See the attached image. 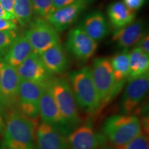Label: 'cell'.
Masks as SVG:
<instances>
[{
    "label": "cell",
    "mask_w": 149,
    "mask_h": 149,
    "mask_svg": "<svg viewBox=\"0 0 149 149\" xmlns=\"http://www.w3.org/2000/svg\"><path fill=\"white\" fill-rule=\"evenodd\" d=\"M2 143L13 149H35L36 127L33 120L12 109L6 115Z\"/></svg>",
    "instance_id": "cell-1"
},
{
    "label": "cell",
    "mask_w": 149,
    "mask_h": 149,
    "mask_svg": "<svg viewBox=\"0 0 149 149\" xmlns=\"http://www.w3.org/2000/svg\"><path fill=\"white\" fill-rule=\"evenodd\" d=\"M69 81L78 107L89 115H95L102 109L91 67L85 66L70 72Z\"/></svg>",
    "instance_id": "cell-2"
},
{
    "label": "cell",
    "mask_w": 149,
    "mask_h": 149,
    "mask_svg": "<svg viewBox=\"0 0 149 149\" xmlns=\"http://www.w3.org/2000/svg\"><path fill=\"white\" fill-rule=\"evenodd\" d=\"M104 137L115 146H124L142 133L141 121L132 114L113 115L103 124Z\"/></svg>",
    "instance_id": "cell-3"
},
{
    "label": "cell",
    "mask_w": 149,
    "mask_h": 149,
    "mask_svg": "<svg viewBox=\"0 0 149 149\" xmlns=\"http://www.w3.org/2000/svg\"><path fill=\"white\" fill-rule=\"evenodd\" d=\"M47 88L58 107L65 124L71 132L80 125L81 120L69 81L65 78L55 77Z\"/></svg>",
    "instance_id": "cell-4"
},
{
    "label": "cell",
    "mask_w": 149,
    "mask_h": 149,
    "mask_svg": "<svg viewBox=\"0 0 149 149\" xmlns=\"http://www.w3.org/2000/svg\"><path fill=\"white\" fill-rule=\"evenodd\" d=\"M91 68L93 82L102 109L103 106L111 102L118 94L110 59L107 57L95 58Z\"/></svg>",
    "instance_id": "cell-5"
},
{
    "label": "cell",
    "mask_w": 149,
    "mask_h": 149,
    "mask_svg": "<svg viewBox=\"0 0 149 149\" xmlns=\"http://www.w3.org/2000/svg\"><path fill=\"white\" fill-rule=\"evenodd\" d=\"M25 31L24 35L29 40L35 53L40 54L55 44L60 43L58 31L48 20L34 17Z\"/></svg>",
    "instance_id": "cell-6"
},
{
    "label": "cell",
    "mask_w": 149,
    "mask_h": 149,
    "mask_svg": "<svg viewBox=\"0 0 149 149\" xmlns=\"http://www.w3.org/2000/svg\"><path fill=\"white\" fill-rule=\"evenodd\" d=\"M148 88V72L137 77L128 78L121 100V113L125 115L132 114L144 101Z\"/></svg>",
    "instance_id": "cell-7"
},
{
    "label": "cell",
    "mask_w": 149,
    "mask_h": 149,
    "mask_svg": "<svg viewBox=\"0 0 149 149\" xmlns=\"http://www.w3.org/2000/svg\"><path fill=\"white\" fill-rule=\"evenodd\" d=\"M44 87L38 84L20 79L17 109L24 116L35 120L40 113V104Z\"/></svg>",
    "instance_id": "cell-8"
},
{
    "label": "cell",
    "mask_w": 149,
    "mask_h": 149,
    "mask_svg": "<svg viewBox=\"0 0 149 149\" xmlns=\"http://www.w3.org/2000/svg\"><path fill=\"white\" fill-rule=\"evenodd\" d=\"M20 79L29 80L47 87L55 77L44 64L38 53L33 52L16 68Z\"/></svg>",
    "instance_id": "cell-9"
},
{
    "label": "cell",
    "mask_w": 149,
    "mask_h": 149,
    "mask_svg": "<svg viewBox=\"0 0 149 149\" xmlns=\"http://www.w3.org/2000/svg\"><path fill=\"white\" fill-rule=\"evenodd\" d=\"M65 47L72 57L84 62L95 53L97 42L91 38L79 26L72 29L68 33Z\"/></svg>",
    "instance_id": "cell-10"
},
{
    "label": "cell",
    "mask_w": 149,
    "mask_h": 149,
    "mask_svg": "<svg viewBox=\"0 0 149 149\" xmlns=\"http://www.w3.org/2000/svg\"><path fill=\"white\" fill-rule=\"evenodd\" d=\"M0 80L1 94L7 112L17 109L20 78L16 68L6 64L3 60L0 61Z\"/></svg>",
    "instance_id": "cell-11"
},
{
    "label": "cell",
    "mask_w": 149,
    "mask_h": 149,
    "mask_svg": "<svg viewBox=\"0 0 149 149\" xmlns=\"http://www.w3.org/2000/svg\"><path fill=\"white\" fill-rule=\"evenodd\" d=\"M105 138L97 133L91 122L74 128L66 137L68 149H97L105 142Z\"/></svg>",
    "instance_id": "cell-12"
},
{
    "label": "cell",
    "mask_w": 149,
    "mask_h": 149,
    "mask_svg": "<svg viewBox=\"0 0 149 149\" xmlns=\"http://www.w3.org/2000/svg\"><path fill=\"white\" fill-rule=\"evenodd\" d=\"M93 0H76L74 2L55 10L48 17V22L58 32L68 29L76 22Z\"/></svg>",
    "instance_id": "cell-13"
},
{
    "label": "cell",
    "mask_w": 149,
    "mask_h": 149,
    "mask_svg": "<svg viewBox=\"0 0 149 149\" xmlns=\"http://www.w3.org/2000/svg\"><path fill=\"white\" fill-rule=\"evenodd\" d=\"M35 148L68 149L66 136L55 126L42 122L36 128Z\"/></svg>",
    "instance_id": "cell-14"
},
{
    "label": "cell",
    "mask_w": 149,
    "mask_h": 149,
    "mask_svg": "<svg viewBox=\"0 0 149 149\" xmlns=\"http://www.w3.org/2000/svg\"><path fill=\"white\" fill-rule=\"evenodd\" d=\"M39 116H40L42 122L47 123L59 128L66 137L70 133V129L61 117L51 93L47 87L44 88L41 97Z\"/></svg>",
    "instance_id": "cell-15"
},
{
    "label": "cell",
    "mask_w": 149,
    "mask_h": 149,
    "mask_svg": "<svg viewBox=\"0 0 149 149\" xmlns=\"http://www.w3.org/2000/svg\"><path fill=\"white\" fill-rule=\"evenodd\" d=\"M79 26L97 42L105 39L110 33V26L107 18L102 12L97 10L87 14Z\"/></svg>",
    "instance_id": "cell-16"
},
{
    "label": "cell",
    "mask_w": 149,
    "mask_h": 149,
    "mask_svg": "<svg viewBox=\"0 0 149 149\" xmlns=\"http://www.w3.org/2000/svg\"><path fill=\"white\" fill-rule=\"evenodd\" d=\"M47 69L55 74H62L69 65L68 56L60 43L39 54Z\"/></svg>",
    "instance_id": "cell-17"
},
{
    "label": "cell",
    "mask_w": 149,
    "mask_h": 149,
    "mask_svg": "<svg viewBox=\"0 0 149 149\" xmlns=\"http://www.w3.org/2000/svg\"><path fill=\"white\" fill-rule=\"evenodd\" d=\"M146 32L144 24L141 20L134 21L122 29L115 30L113 34L112 40L117 47L128 49L139 42L141 37Z\"/></svg>",
    "instance_id": "cell-18"
},
{
    "label": "cell",
    "mask_w": 149,
    "mask_h": 149,
    "mask_svg": "<svg viewBox=\"0 0 149 149\" xmlns=\"http://www.w3.org/2000/svg\"><path fill=\"white\" fill-rule=\"evenodd\" d=\"M117 93L122 91L129 77L130 51L124 49L110 59Z\"/></svg>",
    "instance_id": "cell-19"
},
{
    "label": "cell",
    "mask_w": 149,
    "mask_h": 149,
    "mask_svg": "<svg viewBox=\"0 0 149 149\" xmlns=\"http://www.w3.org/2000/svg\"><path fill=\"white\" fill-rule=\"evenodd\" d=\"M33 52L32 46L25 35H18L6 54L3 61L17 68Z\"/></svg>",
    "instance_id": "cell-20"
},
{
    "label": "cell",
    "mask_w": 149,
    "mask_h": 149,
    "mask_svg": "<svg viewBox=\"0 0 149 149\" xmlns=\"http://www.w3.org/2000/svg\"><path fill=\"white\" fill-rule=\"evenodd\" d=\"M108 17L115 30L125 27L135 21V12L130 10L122 1L111 3L107 8Z\"/></svg>",
    "instance_id": "cell-21"
},
{
    "label": "cell",
    "mask_w": 149,
    "mask_h": 149,
    "mask_svg": "<svg viewBox=\"0 0 149 149\" xmlns=\"http://www.w3.org/2000/svg\"><path fill=\"white\" fill-rule=\"evenodd\" d=\"M149 55L135 46L130 51L129 77L131 78L148 72Z\"/></svg>",
    "instance_id": "cell-22"
},
{
    "label": "cell",
    "mask_w": 149,
    "mask_h": 149,
    "mask_svg": "<svg viewBox=\"0 0 149 149\" xmlns=\"http://www.w3.org/2000/svg\"><path fill=\"white\" fill-rule=\"evenodd\" d=\"M14 15L17 22L22 26H28L33 17L31 0H15Z\"/></svg>",
    "instance_id": "cell-23"
},
{
    "label": "cell",
    "mask_w": 149,
    "mask_h": 149,
    "mask_svg": "<svg viewBox=\"0 0 149 149\" xmlns=\"http://www.w3.org/2000/svg\"><path fill=\"white\" fill-rule=\"evenodd\" d=\"M35 17L48 20L54 11L53 0H31Z\"/></svg>",
    "instance_id": "cell-24"
},
{
    "label": "cell",
    "mask_w": 149,
    "mask_h": 149,
    "mask_svg": "<svg viewBox=\"0 0 149 149\" xmlns=\"http://www.w3.org/2000/svg\"><path fill=\"white\" fill-rule=\"evenodd\" d=\"M17 36L15 31H0V61L3 60L6 54Z\"/></svg>",
    "instance_id": "cell-25"
},
{
    "label": "cell",
    "mask_w": 149,
    "mask_h": 149,
    "mask_svg": "<svg viewBox=\"0 0 149 149\" xmlns=\"http://www.w3.org/2000/svg\"><path fill=\"white\" fill-rule=\"evenodd\" d=\"M124 147L125 149H149L148 136L146 133H141Z\"/></svg>",
    "instance_id": "cell-26"
},
{
    "label": "cell",
    "mask_w": 149,
    "mask_h": 149,
    "mask_svg": "<svg viewBox=\"0 0 149 149\" xmlns=\"http://www.w3.org/2000/svg\"><path fill=\"white\" fill-rule=\"evenodd\" d=\"M16 21L8 19L0 18V31H16L17 29V24Z\"/></svg>",
    "instance_id": "cell-27"
},
{
    "label": "cell",
    "mask_w": 149,
    "mask_h": 149,
    "mask_svg": "<svg viewBox=\"0 0 149 149\" xmlns=\"http://www.w3.org/2000/svg\"><path fill=\"white\" fill-rule=\"evenodd\" d=\"M146 0H123L122 2L128 7L130 10L134 11L138 10L143 6Z\"/></svg>",
    "instance_id": "cell-28"
},
{
    "label": "cell",
    "mask_w": 149,
    "mask_h": 149,
    "mask_svg": "<svg viewBox=\"0 0 149 149\" xmlns=\"http://www.w3.org/2000/svg\"><path fill=\"white\" fill-rule=\"evenodd\" d=\"M136 46L140 48L145 53L149 55V36L148 33L145 32L139 42L136 44Z\"/></svg>",
    "instance_id": "cell-29"
},
{
    "label": "cell",
    "mask_w": 149,
    "mask_h": 149,
    "mask_svg": "<svg viewBox=\"0 0 149 149\" xmlns=\"http://www.w3.org/2000/svg\"><path fill=\"white\" fill-rule=\"evenodd\" d=\"M14 1L15 0H0V4L1 5V6L3 7L6 12L8 13L9 15H10L11 16L15 19L13 11Z\"/></svg>",
    "instance_id": "cell-30"
},
{
    "label": "cell",
    "mask_w": 149,
    "mask_h": 149,
    "mask_svg": "<svg viewBox=\"0 0 149 149\" xmlns=\"http://www.w3.org/2000/svg\"><path fill=\"white\" fill-rule=\"evenodd\" d=\"M74 1L76 0H53L54 10L66 6L70 3L74 2Z\"/></svg>",
    "instance_id": "cell-31"
},
{
    "label": "cell",
    "mask_w": 149,
    "mask_h": 149,
    "mask_svg": "<svg viewBox=\"0 0 149 149\" xmlns=\"http://www.w3.org/2000/svg\"><path fill=\"white\" fill-rule=\"evenodd\" d=\"M7 113V110L5 107L4 102H3V99L1 94V80H0V115L1 116H6Z\"/></svg>",
    "instance_id": "cell-32"
},
{
    "label": "cell",
    "mask_w": 149,
    "mask_h": 149,
    "mask_svg": "<svg viewBox=\"0 0 149 149\" xmlns=\"http://www.w3.org/2000/svg\"><path fill=\"white\" fill-rule=\"evenodd\" d=\"M0 18L8 19H11V20H14V21H16V19L13 17H12L10 15H9L8 13L6 12L5 10L3 8V7L1 6V4H0Z\"/></svg>",
    "instance_id": "cell-33"
},
{
    "label": "cell",
    "mask_w": 149,
    "mask_h": 149,
    "mask_svg": "<svg viewBox=\"0 0 149 149\" xmlns=\"http://www.w3.org/2000/svg\"><path fill=\"white\" fill-rule=\"evenodd\" d=\"M4 128H5V123L3 122L1 115H0V135L3 134V130H4Z\"/></svg>",
    "instance_id": "cell-34"
},
{
    "label": "cell",
    "mask_w": 149,
    "mask_h": 149,
    "mask_svg": "<svg viewBox=\"0 0 149 149\" xmlns=\"http://www.w3.org/2000/svg\"><path fill=\"white\" fill-rule=\"evenodd\" d=\"M0 149H13V148H11L10 147L6 146L5 144H3L2 142L0 143Z\"/></svg>",
    "instance_id": "cell-35"
},
{
    "label": "cell",
    "mask_w": 149,
    "mask_h": 149,
    "mask_svg": "<svg viewBox=\"0 0 149 149\" xmlns=\"http://www.w3.org/2000/svg\"><path fill=\"white\" fill-rule=\"evenodd\" d=\"M112 149H125L124 146H115V148Z\"/></svg>",
    "instance_id": "cell-36"
}]
</instances>
